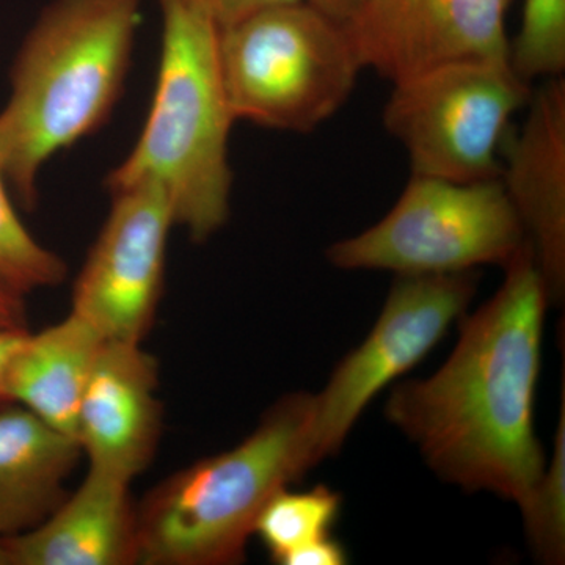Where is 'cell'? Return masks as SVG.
I'll use <instances>...</instances> for the list:
<instances>
[{"instance_id":"1","label":"cell","mask_w":565,"mask_h":565,"mask_svg":"<svg viewBox=\"0 0 565 565\" xmlns=\"http://www.w3.org/2000/svg\"><path fill=\"white\" fill-rule=\"evenodd\" d=\"M503 269L492 299L459 319L444 366L394 386L385 415L445 482L522 511L546 465L534 405L550 297L530 244Z\"/></svg>"},{"instance_id":"2","label":"cell","mask_w":565,"mask_h":565,"mask_svg":"<svg viewBox=\"0 0 565 565\" xmlns=\"http://www.w3.org/2000/svg\"><path fill=\"white\" fill-rule=\"evenodd\" d=\"M143 0H52L10 71L0 170L25 210L44 166L109 120L131 68Z\"/></svg>"},{"instance_id":"3","label":"cell","mask_w":565,"mask_h":565,"mask_svg":"<svg viewBox=\"0 0 565 565\" xmlns=\"http://www.w3.org/2000/svg\"><path fill=\"white\" fill-rule=\"evenodd\" d=\"M162 39L147 121L129 154L104 181L107 192L161 185L174 223L204 243L228 222L234 118L218 62V28L188 0H156Z\"/></svg>"},{"instance_id":"4","label":"cell","mask_w":565,"mask_h":565,"mask_svg":"<svg viewBox=\"0 0 565 565\" xmlns=\"http://www.w3.org/2000/svg\"><path fill=\"white\" fill-rule=\"evenodd\" d=\"M315 394L282 396L239 445L167 478L137 508L147 565L243 563L256 516L315 467Z\"/></svg>"},{"instance_id":"5","label":"cell","mask_w":565,"mask_h":565,"mask_svg":"<svg viewBox=\"0 0 565 565\" xmlns=\"http://www.w3.org/2000/svg\"><path fill=\"white\" fill-rule=\"evenodd\" d=\"M218 62L234 121L296 134L334 117L363 70L343 22L307 0L222 29Z\"/></svg>"},{"instance_id":"6","label":"cell","mask_w":565,"mask_h":565,"mask_svg":"<svg viewBox=\"0 0 565 565\" xmlns=\"http://www.w3.org/2000/svg\"><path fill=\"white\" fill-rule=\"evenodd\" d=\"M527 244L500 180L455 182L412 174L382 221L327 248L337 269L396 275L504 267Z\"/></svg>"},{"instance_id":"7","label":"cell","mask_w":565,"mask_h":565,"mask_svg":"<svg viewBox=\"0 0 565 565\" xmlns=\"http://www.w3.org/2000/svg\"><path fill=\"white\" fill-rule=\"evenodd\" d=\"M533 90L511 61L446 63L394 82L384 126L407 152L412 174L500 180L509 121Z\"/></svg>"},{"instance_id":"8","label":"cell","mask_w":565,"mask_h":565,"mask_svg":"<svg viewBox=\"0 0 565 565\" xmlns=\"http://www.w3.org/2000/svg\"><path fill=\"white\" fill-rule=\"evenodd\" d=\"M478 288L475 270L397 275L374 329L315 394L311 449L316 465L334 455L367 404L408 373L462 318Z\"/></svg>"},{"instance_id":"9","label":"cell","mask_w":565,"mask_h":565,"mask_svg":"<svg viewBox=\"0 0 565 565\" xmlns=\"http://www.w3.org/2000/svg\"><path fill=\"white\" fill-rule=\"evenodd\" d=\"M111 207L73 289L71 311L107 341L141 343L158 311L174 223L156 182L110 193Z\"/></svg>"},{"instance_id":"10","label":"cell","mask_w":565,"mask_h":565,"mask_svg":"<svg viewBox=\"0 0 565 565\" xmlns=\"http://www.w3.org/2000/svg\"><path fill=\"white\" fill-rule=\"evenodd\" d=\"M514 0H364L344 22L363 70L392 82L446 63L511 61Z\"/></svg>"},{"instance_id":"11","label":"cell","mask_w":565,"mask_h":565,"mask_svg":"<svg viewBox=\"0 0 565 565\" xmlns=\"http://www.w3.org/2000/svg\"><path fill=\"white\" fill-rule=\"evenodd\" d=\"M522 128L509 131L501 147V177L550 302L565 289V79L548 77L534 88Z\"/></svg>"},{"instance_id":"12","label":"cell","mask_w":565,"mask_h":565,"mask_svg":"<svg viewBox=\"0 0 565 565\" xmlns=\"http://www.w3.org/2000/svg\"><path fill=\"white\" fill-rule=\"evenodd\" d=\"M159 367L136 341H104L77 411L76 440L88 468L132 482L161 437Z\"/></svg>"},{"instance_id":"13","label":"cell","mask_w":565,"mask_h":565,"mask_svg":"<svg viewBox=\"0 0 565 565\" xmlns=\"http://www.w3.org/2000/svg\"><path fill=\"white\" fill-rule=\"evenodd\" d=\"M131 482L88 468L43 522L3 537L10 565H128L139 561Z\"/></svg>"},{"instance_id":"14","label":"cell","mask_w":565,"mask_h":565,"mask_svg":"<svg viewBox=\"0 0 565 565\" xmlns=\"http://www.w3.org/2000/svg\"><path fill=\"white\" fill-rule=\"evenodd\" d=\"M82 449L11 401L0 403V537L32 530L62 503Z\"/></svg>"},{"instance_id":"15","label":"cell","mask_w":565,"mask_h":565,"mask_svg":"<svg viewBox=\"0 0 565 565\" xmlns=\"http://www.w3.org/2000/svg\"><path fill=\"white\" fill-rule=\"evenodd\" d=\"M104 341L73 311L39 333H25L7 366V401L76 438L82 394Z\"/></svg>"},{"instance_id":"16","label":"cell","mask_w":565,"mask_h":565,"mask_svg":"<svg viewBox=\"0 0 565 565\" xmlns=\"http://www.w3.org/2000/svg\"><path fill=\"white\" fill-rule=\"evenodd\" d=\"M341 494L326 486L307 492L278 490L256 516L253 534L262 539L275 563L330 535L341 509Z\"/></svg>"},{"instance_id":"17","label":"cell","mask_w":565,"mask_h":565,"mask_svg":"<svg viewBox=\"0 0 565 565\" xmlns=\"http://www.w3.org/2000/svg\"><path fill=\"white\" fill-rule=\"evenodd\" d=\"M66 273L68 267L61 256L41 245L18 217L0 170V280L28 296L61 285Z\"/></svg>"},{"instance_id":"18","label":"cell","mask_w":565,"mask_h":565,"mask_svg":"<svg viewBox=\"0 0 565 565\" xmlns=\"http://www.w3.org/2000/svg\"><path fill=\"white\" fill-rule=\"evenodd\" d=\"M552 460L535 486L533 497L522 509L527 539L535 556L546 564H563L565 556V401Z\"/></svg>"},{"instance_id":"19","label":"cell","mask_w":565,"mask_h":565,"mask_svg":"<svg viewBox=\"0 0 565 565\" xmlns=\"http://www.w3.org/2000/svg\"><path fill=\"white\" fill-rule=\"evenodd\" d=\"M511 62L523 79L563 76L565 0H525L522 24L511 41Z\"/></svg>"},{"instance_id":"20","label":"cell","mask_w":565,"mask_h":565,"mask_svg":"<svg viewBox=\"0 0 565 565\" xmlns=\"http://www.w3.org/2000/svg\"><path fill=\"white\" fill-rule=\"evenodd\" d=\"M188 2L202 10L217 25L218 31H222L259 11L285 6V3L300 2V0H188Z\"/></svg>"},{"instance_id":"21","label":"cell","mask_w":565,"mask_h":565,"mask_svg":"<svg viewBox=\"0 0 565 565\" xmlns=\"http://www.w3.org/2000/svg\"><path fill=\"white\" fill-rule=\"evenodd\" d=\"M348 564V553L340 542L333 537L319 539L311 544L296 550L281 561V565H344Z\"/></svg>"},{"instance_id":"22","label":"cell","mask_w":565,"mask_h":565,"mask_svg":"<svg viewBox=\"0 0 565 565\" xmlns=\"http://www.w3.org/2000/svg\"><path fill=\"white\" fill-rule=\"evenodd\" d=\"M24 297L0 280V332L28 330Z\"/></svg>"},{"instance_id":"23","label":"cell","mask_w":565,"mask_h":565,"mask_svg":"<svg viewBox=\"0 0 565 565\" xmlns=\"http://www.w3.org/2000/svg\"><path fill=\"white\" fill-rule=\"evenodd\" d=\"M307 2L332 20L344 24L345 21L351 20L352 14L360 9L364 0H307Z\"/></svg>"},{"instance_id":"24","label":"cell","mask_w":565,"mask_h":565,"mask_svg":"<svg viewBox=\"0 0 565 565\" xmlns=\"http://www.w3.org/2000/svg\"><path fill=\"white\" fill-rule=\"evenodd\" d=\"M29 330H22V332H0V403L7 401L6 397V373L7 366L13 352L17 351L20 345L22 337L28 333Z\"/></svg>"},{"instance_id":"25","label":"cell","mask_w":565,"mask_h":565,"mask_svg":"<svg viewBox=\"0 0 565 565\" xmlns=\"http://www.w3.org/2000/svg\"><path fill=\"white\" fill-rule=\"evenodd\" d=\"M0 565H10L9 550L3 537H0Z\"/></svg>"}]
</instances>
